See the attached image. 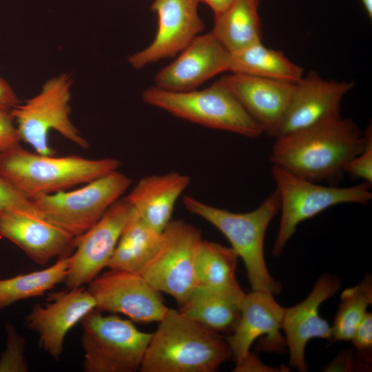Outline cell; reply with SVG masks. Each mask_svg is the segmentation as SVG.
<instances>
[{
	"label": "cell",
	"mask_w": 372,
	"mask_h": 372,
	"mask_svg": "<svg viewBox=\"0 0 372 372\" xmlns=\"http://www.w3.org/2000/svg\"><path fill=\"white\" fill-rule=\"evenodd\" d=\"M238 258L231 247L202 239L195 256L197 287L221 288L238 283Z\"/></svg>",
	"instance_id": "obj_27"
},
{
	"label": "cell",
	"mask_w": 372,
	"mask_h": 372,
	"mask_svg": "<svg viewBox=\"0 0 372 372\" xmlns=\"http://www.w3.org/2000/svg\"><path fill=\"white\" fill-rule=\"evenodd\" d=\"M163 234L161 249L140 274L181 306L197 287L195 256L202 233L183 220H171Z\"/></svg>",
	"instance_id": "obj_10"
},
{
	"label": "cell",
	"mask_w": 372,
	"mask_h": 372,
	"mask_svg": "<svg viewBox=\"0 0 372 372\" xmlns=\"http://www.w3.org/2000/svg\"><path fill=\"white\" fill-rule=\"evenodd\" d=\"M273 296L253 290L245 294L238 324L226 338L235 363L250 353L252 344L260 336H264L260 342L262 350L280 352L287 347L280 333L285 308Z\"/></svg>",
	"instance_id": "obj_17"
},
{
	"label": "cell",
	"mask_w": 372,
	"mask_h": 372,
	"mask_svg": "<svg viewBox=\"0 0 372 372\" xmlns=\"http://www.w3.org/2000/svg\"><path fill=\"white\" fill-rule=\"evenodd\" d=\"M10 111L0 110V154L21 141Z\"/></svg>",
	"instance_id": "obj_33"
},
{
	"label": "cell",
	"mask_w": 372,
	"mask_h": 372,
	"mask_svg": "<svg viewBox=\"0 0 372 372\" xmlns=\"http://www.w3.org/2000/svg\"><path fill=\"white\" fill-rule=\"evenodd\" d=\"M131 183L117 169L77 189L37 196L32 201L44 218L77 237L96 223Z\"/></svg>",
	"instance_id": "obj_9"
},
{
	"label": "cell",
	"mask_w": 372,
	"mask_h": 372,
	"mask_svg": "<svg viewBox=\"0 0 372 372\" xmlns=\"http://www.w3.org/2000/svg\"><path fill=\"white\" fill-rule=\"evenodd\" d=\"M198 0H154L151 9L157 16L158 28L152 42L131 54L128 62L141 69L182 52L204 30Z\"/></svg>",
	"instance_id": "obj_13"
},
{
	"label": "cell",
	"mask_w": 372,
	"mask_h": 372,
	"mask_svg": "<svg viewBox=\"0 0 372 372\" xmlns=\"http://www.w3.org/2000/svg\"><path fill=\"white\" fill-rule=\"evenodd\" d=\"M227 72L293 83L304 76L300 66L281 52L269 48L262 42L229 53Z\"/></svg>",
	"instance_id": "obj_25"
},
{
	"label": "cell",
	"mask_w": 372,
	"mask_h": 372,
	"mask_svg": "<svg viewBox=\"0 0 372 372\" xmlns=\"http://www.w3.org/2000/svg\"><path fill=\"white\" fill-rule=\"evenodd\" d=\"M372 303V280L366 276L357 285L345 289L331 327L330 344L350 340Z\"/></svg>",
	"instance_id": "obj_28"
},
{
	"label": "cell",
	"mask_w": 372,
	"mask_h": 372,
	"mask_svg": "<svg viewBox=\"0 0 372 372\" xmlns=\"http://www.w3.org/2000/svg\"><path fill=\"white\" fill-rule=\"evenodd\" d=\"M354 364L353 355L348 350L341 352L337 358L324 367L326 371H351Z\"/></svg>",
	"instance_id": "obj_36"
},
{
	"label": "cell",
	"mask_w": 372,
	"mask_h": 372,
	"mask_svg": "<svg viewBox=\"0 0 372 372\" xmlns=\"http://www.w3.org/2000/svg\"><path fill=\"white\" fill-rule=\"evenodd\" d=\"M236 97L264 132L276 138L295 83L239 73L218 80Z\"/></svg>",
	"instance_id": "obj_20"
},
{
	"label": "cell",
	"mask_w": 372,
	"mask_h": 372,
	"mask_svg": "<svg viewBox=\"0 0 372 372\" xmlns=\"http://www.w3.org/2000/svg\"><path fill=\"white\" fill-rule=\"evenodd\" d=\"M353 87V81L327 80L315 72L303 76L295 83L277 136L341 116L342 101Z\"/></svg>",
	"instance_id": "obj_18"
},
{
	"label": "cell",
	"mask_w": 372,
	"mask_h": 372,
	"mask_svg": "<svg viewBox=\"0 0 372 372\" xmlns=\"http://www.w3.org/2000/svg\"><path fill=\"white\" fill-rule=\"evenodd\" d=\"M145 103L203 126L247 138L264 132L231 92L216 81L203 90L175 92L150 87L142 93Z\"/></svg>",
	"instance_id": "obj_5"
},
{
	"label": "cell",
	"mask_w": 372,
	"mask_h": 372,
	"mask_svg": "<svg viewBox=\"0 0 372 372\" xmlns=\"http://www.w3.org/2000/svg\"><path fill=\"white\" fill-rule=\"evenodd\" d=\"M200 2L205 3L208 5L212 11L214 16H217L223 12L227 9L235 0H198Z\"/></svg>",
	"instance_id": "obj_37"
},
{
	"label": "cell",
	"mask_w": 372,
	"mask_h": 372,
	"mask_svg": "<svg viewBox=\"0 0 372 372\" xmlns=\"http://www.w3.org/2000/svg\"><path fill=\"white\" fill-rule=\"evenodd\" d=\"M0 236L16 245L40 265L70 256L76 245V237L40 213L20 210L0 215Z\"/></svg>",
	"instance_id": "obj_16"
},
{
	"label": "cell",
	"mask_w": 372,
	"mask_h": 372,
	"mask_svg": "<svg viewBox=\"0 0 372 372\" xmlns=\"http://www.w3.org/2000/svg\"><path fill=\"white\" fill-rule=\"evenodd\" d=\"M183 204L187 211L209 222L227 238L244 262L251 290L273 295L280 293L282 285L269 273L264 252L267 229L280 209L276 190L256 209L245 213L211 206L191 196H184Z\"/></svg>",
	"instance_id": "obj_3"
},
{
	"label": "cell",
	"mask_w": 372,
	"mask_h": 372,
	"mask_svg": "<svg viewBox=\"0 0 372 372\" xmlns=\"http://www.w3.org/2000/svg\"><path fill=\"white\" fill-rule=\"evenodd\" d=\"M258 3L259 0H235L223 12L214 16L211 32L229 53L262 42Z\"/></svg>",
	"instance_id": "obj_24"
},
{
	"label": "cell",
	"mask_w": 372,
	"mask_h": 372,
	"mask_svg": "<svg viewBox=\"0 0 372 372\" xmlns=\"http://www.w3.org/2000/svg\"><path fill=\"white\" fill-rule=\"evenodd\" d=\"M271 174L280 198V219L272 251L276 257L302 221L336 205H364L372 198L371 185L365 182L344 187L324 186L273 165Z\"/></svg>",
	"instance_id": "obj_6"
},
{
	"label": "cell",
	"mask_w": 372,
	"mask_h": 372,
	"mask_svg": "<svg viewBox=\"0 0 372 372\" xmlns=\"http://www.w3.org/2000/svg\"><path fill=\"white\" fill-rule=\"evenodd\" d=\"M245 294L238 282L221 288L197 287L178 311L210 331L230 335L240 320Z\"/></svg>",
	"instance_id": "obj_22"
},
{
	"label": "cell",
	"mask_w": 372,
	"mask_h": 372,
	"mask_svg": "<svg viewBox=\"0 0 372 372\" xmlns=\"http://www.w3.org/2000/svg\"><path fill=\"white\" fill-rule=\"evenodd\" d=\"M190 181L187 175L174 171L147 176L138 181L125 198L151 227L163 232Z\"/></svg>",
	"instance_id": "obj_21"
},
{
	"label": "cell",
	"mask_w": 372,
	"mask_h": 372,
	"mask_svg": "<svg viewBox=\"0 0 372 372\" xmlns=\"http://www.w3.org/2000/svg\"><path fill=\"white\" fill-rule=\"evenodd\" d=\"M356 350V362L361 369H369L371 364L372 315L367 312L350 340Z\"/></svg>",
	"instance_id": "obj_30"
},
{
	"label": "cell",
	"mask_w": 372,
	"mask_h": 372,
	"mask_svg": "<svg viewBox=\"0 0 372 372\" xmlns=\"http://www.w3.org/2000/svg\"><path fill=\"white\" fill-rule=\"evenodd\" d=\"M163 232L151 227L134 209L107 268L141 273L161 249Z\"/></svg>",
	"instance_id": "obj_23"
},
{
	"label": "cell",
	"mask_w": 372,
	"mask_h": 372,
	"mask_svg": "<svg viewBox=\"0 0 372 372\" xmlns=\"http://www.w3.org/2000/svg\"><path fill=\"white\" fill-rule=\"evenodd\" d=\"M340 285L337 276L324 273L318 278L304 300L285 308L282 329L289 349V364L298 371H307L305 349L309 340L320 338L331 341V327L320 316L319 309L325 300L339 290Z\"/></svg>",
	"instance_id": "obj_15"
},
{
	"label": "cell",
	"mask_w": 372,
	"mask_h": 372,
	"mask_svg": "<svg viewBox=\"0 0 372 372\" xmlns=\"http://www.w3.org/2000/svg\"><path fill=\"white\" fill-rule=\"evenodd\" d=\"M121 165L114 158L43 155L20 145L0 154V176L31 200L85 184L118 169Z\"/></svg>",
	"instance_id": "obj_4"
},
{
	"label": "cell",
	"mask_w": 372,
	"mask_h": 372,
	"mask_svg": "<svg viewBox=\"0 0 372 372\" xmlns=\"http://www.w3.org/2000/svg\"><path fill=\"white\" fill-rule=\"evenodd\" d=\"M96 309L122 314L134 322H159L168 308L161 293L141 274L109 269L89 283Z\"/></svg>",
	"instance_id": "obj_11"
},
{
	"label": "cell",
	"mask_w": 372,
	"mask_h": 372,
	"mask_svg": "<svg viewBox=\"0 0 372 372\" xmlns=\"http://www.w3.org/2000/svg\"><path fill=\"white\" fill-rule=\"evenodd\" d=\"M96 307V300L87 289L68 288L51 294L48 303L32 306L25 324L37 333L39 347L58 361L67 333Z\"/></svg>",
	"instance_id": "obj_14"
},
{
	"label": "cell",
	"mask_w": 372,
	"mask_h": 372,
	"mask_svg": "<svg viewBox=\"0 0 372 372\" xmlns=\"http://www.w3.org/2000/svg\"><path fill=\"white\" fill-rule=\"evenodd\" d=\"M6 348L0 355V372H28L25 338L11 323L6 325Z\"/></svg>",
	"instance_id": "obj_29"
},
{
	"label": "cell",
	"mask_w": 372,
	"mask_h": 372,
	"mask_svg": "<svg viewBox=\"0 0 372 372\" xmlns=\"http://www.w3.org/2000/svg\"><path fill=\"white\" fill-rule=\"evenodd\" d=\"M12 210L39 213L31 199L0 176V215Z\"/></svg>",
	"instance_id": "obj_32"
},
{
	"label": "cell",
	"mask_w": 372,
	"mask_h": 372,
	"mask_svg": "<svg viewBox=\"0 0 372 372\" xmlns=\"http://www.w3.org/2000/svg\"><path fill=\"white\" fill-rule=\"evenodd\" d=\"M364 6V8L368 14L371 18L372 17V0H360Z\"/></svg>",
	"instance_id": "obj_38"
},
{
	"label": "cell",
	"mask_w": 372,
	"mask_h": 372,
	"mask_svg": "<svg viewBox=\"0 0 372 372\" xmlns=\"http://www.w3.org/2000/svg\"><path fill=\"white\" fill-rule=\"evenodd\" d=\"M68 256L58 258L44 269L0 280V309L22 300L43 296L64 282L69 266Z\"/></svg>",
	"instance_id": "obj_26"
},
{
	"label": "cell",
	"mask_w": 372,
	"mask_h": 372,
	"mask_svg": "<svg viewBox=\"0 0 372 372\" xmlns=\"http://www.w3.org/2000/svg\"><path fill=\"white\" fill-rule=\"evenodd\" d=\"M80 322L84 371H139L152 333L141 331L131 320L96 309Z\"/></svg>",
	"instance_id": "obj_7"
},
{
	"label": "cell",
	"mask_w": 372,
	"mask_h": 372,
	"mask_svg": "<svg viewBox=\"0 0 372 372\" xmlns=\"http://www.w3.org/2000/svg\"><path fill=\"white\" fill-rule=\"evenodd\" d=\"M72 85L71 76L61 74L46 81L37 95L10 110L21 140L35 152L54 155L49 143L51 130L81 148L88 147L87 141L70 120Z\"/></svg>",
	"instance_id": "obj_8"
},
{
	"label": "cell",
	"mask_w": 372,
	"mask_h": 372,
	"mask_svg": "<svg viewBox=\"0 0 372 372\" xmlns=\"http://www.w3.org/2000/svg\"><path fill=\"white\" fill-rule=\"evenodd\" d=\"M229 52L209 32L198 35L171 63L154 76L155 86L170 91L196 90L216 75L227 72Z\"/></svg>",
	"instance_id": "obj_19"
},
{
	"label": "cell",
	"mask_w": 372,
	"mask_h": 372,
	"mask_svg": "<svg viewBox=\"0 0 372 372\" xmlns=\"http://www.w3.org/2000/svg\"><path fill=\"white\" fill-rule=\"evenodd\" d=\"M134 208L125 198L115 202L92 227L76 237L65 280L68 288L83 287L107 268Z\"/></svg>",
	"instance_id": "obj_12"
},
{
	"label": "cell",
	"mask_w": 372,
	"mask_h": 372,
	"mask_svg": "<svg viewBox=\"0 0 372 372\" xmlns=\"http://www.w3.org/2000/svg\"><path fill=\"white\" fill-rule=\"evenodd\" d=\"M231 358L226 338L168 308L152 333L139 371L213 372Z\"/></svg>",
	"instance_id": "obj_2"
},
{
	"label": "cell",
	"mask_w": 372,
	"mask_h": 372,
	"mask_svg": "<svg viewBox=\"0 0 372 372\" xmlns=\"http://www.w3.org/2000/svg\"><path fill=\"white\" fill-rule=\"evenodd\" d=\"M367 138L364 149L350 159L344 166L345 172L355 178L366 183H372V132L371 128L366 130Z\"/></svg>",
	"instance_id": "obj_31"
},
{
	"label": "cell",
	"mask_w": 372,
	"mask_h": 372,
	"mask_svg": "<svg viewBox=\"0 0 372 372\" xmlns=\"http://www.w3.org/2000/svg\"><path fill=\"white\" fill-rule=\"evenodd\" d=\"M366 138L352 119L340 116L276 137L270 161L314 182L332 179L364 149Z\"/></svg>",
	"instance_id": "obj_1"
},
{
	"label": "cell",
	"mask_w": 372,
	"mask_h": 372,
	"mask_svg": "<svg viewBox=\"0 0 372 372\" xmlns=\"http://www.w3.org/2000/svg\"><path fill=\"white\" fill-rule=\"evenodd\" d=\"M234 371L251 372V371H282L280 369L274 368L265 364L258 357L249 353L242 360L236 363Z\"/></svg>",
	"instance_id": "obj_34"
},
{
	"label": "cell",
	"mask_w": 372,
	"mask_h": 372,
	"mask_svg": "<svg viewBox=\"0 0 372 372\" xmlns=\"http://www.w3.org/2000/svg\"><path fill=\"white\" fill-rule=\"evenodd\" d=\"M19 101L9 84L0 78V110L10 111Z\"/></svg>",
	"instance_id": "obj_35"
}]
</instances>
